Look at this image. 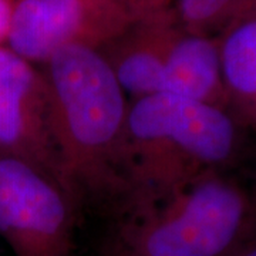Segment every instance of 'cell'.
Here are the masks:
<instances>
[{
	"mask_svg": "<svg viewBox=\"0 0 256 256\" xmlns=\"http://www.w3.org/2000/svg\"><path fill=\"white\" fill-rule=\"evenodd\" d=\"M63 182L82 198L124 195L127 94L100 50L64 47L42 70Z\"/></svg>",
	"mask_w": 256,
	"mask_h": 256,
	"instance_id": "6da1fadb",
	"label": "cell"
},
{
	"mask_svg": "<svg viewBox=\"0 0 256 256\" xmlns=\"http://www.w3.org/2000/svg\"><path fill=\"white\" fill-rule=\"evenodd\" d=\"M244 130L228 110L206 102L160 92L132 100L122 152L128 206L165 200L204 172L230 168Z\"/></svg>",
	"mask_w": 256,
	"mask_h": 256,
	"instance_id": "7a4b0ae2",
	"label": "cell"
},
{
	"mask_svg": "<svg viewBox=\"0 0 256 256\" xmlns=\"http://www.w3.org/2000/svg\"><path fill=\"white\" fill-rule=\"evenodd\" d=\"M256 234V186L208 171L130 210L107 256H235Z\"/></svg>",
	"mask_w": 256,
	"mask_h": 256,
	"instance_id": "3957f363",
	"label": "cell"
},
{
	"mask_svg": "<svg viewBox=\"0 0 256 256\" xmlns=\"http://www.w3.org/2000/svg\"><path fill=\"white\" fill-rule=\"evenodd\" d=\"M77 204L52 175L0 156V236L14 256H73Z\"/></svg>",
	"mask_w": 256,
	"mask_h": 256,
	"instance_id": "277c9868",
	"label": "cell"
},
{
	"mask_svg": "<svg viewBox=\"0 0 256 256\" xmlns=\"http://www.w3.org/2000/svg\"><path fill=\"white\" fill-rule=\"evenodd\" d=\"M134 20L122 0H18L6 40L13 53L44 64L64 47L101 50Z\"/></svg>",
	"mask_w": 256,
	"mask_h": 256,
	"instance_id": "5b68a950",
	"label": "cell"
},
{
	"mask_svg": "<svg viewBox=\"0 0 256 256\" xmlns=\"http://www.w3.org/2000/svg\"><path fill=\"white\" fill-rule=\"evenodd\" d=\"M0 156L33 165L66 188L43 73L6 47H0Z\"/></svg>",
	"mask_w": 256,
	"mask_h": 256,
	"instance_id": "8992f818",
	"label": "cell"
},
{
	"mask_svg": "<svg viewBox=\"0 0 256 256\" xmlns=\"http://www.w3.org/2000/svg\"><path fill=\"white\" fill-rule=\"evenodd\" d=\"M182 30L174 12L160 13L136 18L121 36L101 48L121 88L132 100L158 92L165 62Z\"/></svg>",
	"mask_w": 256,
	"mask_h": 256,
	"instance_id": "52a82bcc",
	"label": "cell"
},
{
	"mask_svg": "<svg viewBox=\"0 0 256 256\" xmlns=\"http://www.w3.org/2000/svg\"><path fill=\"white\" fill-rule=\"evenodd\" d=\"M158 92L228 110L218 37L184 28L165 62Z\"/></svg>",
	"mask_w": 256,
	"mask_h": 256,
	"instance_id": "ba28073f",
	"label": "cell"
},
{
	"mask_svg": "<svg viewBox=\"0 0 256 256\" xmlns=\"http://www.w3.org/2000/svg\"><path fill=\"white\" fill-rule=\"evenodd\" d=\"M228 111L245 130L256 131V2L218 34Z\"/></svg>",
	"mask_w": 256,
	"mask_h": 256,
	"instance_id": "9c48e42d",
	"label": "cell"
},
{
	"mask_svg": "<svg viewBox=\"0 0 256 256\" xmlns=\"http://www.w3.org/2000/svg\"><path fill=\"white\" fill-rule=\"evenodd\" d=\"M136 18L174 12L191 33L218 36L250 0H122Z\"/></svg>",
	"mask_w": 256,
	"mask_h": 256,
	"instance_id": "30bf717a",
	"label": "cell"
},
{
	"mask_svg": "<svg viewBox=\"0 0 256 256\" xmlns=\"http://www.w3.org/2000/svg\"><path fill=\"white\" fill-rule=\"evenodd\" d=\"M13 6V0H0V43L8 38Z\"/></svg>",
	"mask_w": 256,
	"mask_h": 256,
	"instance_id": "8fae6325",
	"label": "cell"
},
{
	"mask_svg": "<svg viewBox=\"0 0 256 256\" xmlns=\"http://www.w3.org/2000/svg\"><path fill=\"white\" fill-rule=\"evenodd\" d=\"M235 256H256V234L239 249Z\"/></svg>",
	"mask_w": 256,
	"mask_h": 256,
	"instance_id": "7c38bea8",
	"label": "cell"
},
{
	"mask_svg": "<svg viewBox=\"0 0 256 256\" xmlns=\"http://www.w3.org/2000/svg\"><path fill=\"white\" fill-rule=\"evenodd\" d=\"M255 2H256V0H255Z\"/></svg>",
	"mask_w": 256,
	"mask_h": 256,
	"instance_id": "4fadbf2b",
	"label": "cell"
}]
</instances>
